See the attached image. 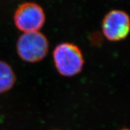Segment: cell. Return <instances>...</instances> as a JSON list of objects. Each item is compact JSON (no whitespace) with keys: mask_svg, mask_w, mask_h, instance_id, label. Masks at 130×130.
<instances>
[{"mask_svg":"<svg viewBox=\"0 0 130 130\" xmlns=\"http://www.w3.org/2000/svg\"><path fill=\"white\" fill-rule=\"evenodd\" d=\"M16 81V77L11 66L5 61L0 60V93L10 90Z\"/></svg>","mask_w":130,"mask_h":130,"instance_id":"5","label":"cell"},{"mask_svg":"<svg viewBox=\"0 0 130 130\" xmlns=\"http://www.w3.org/2000/svg\"><path fill=\"white\" fill-rule=\"evenodd\" d=\"M16 50L22 60L28 63L38 62L46 57L49 43L46 36L39 31L24 32L18 40Z\"/></svg>","mask_w":130,"mask_h":130,"instance_id":"2","label":"cell"},{"mask_svg":"<svg viewBox=\"0 0 130 130\" xmlns=\"http://www.w3.org/2000/svg\"><path fill=\"white\" fill-rule=\"evenodd\" d=\"M45 14L39 5L35 3H25L16 10L14 22L16 27L24 32L39 31L44 25Z\"/></svg>","mask_w":130,"mask_h":130,"instance_id":"3","label":"cell"},{"mask_svg":"<svg viewBox=\"0 0 130 130\" xmlns=\"http://www.w3.org/2000/svg\"><path fill=\"white\" fill-rule=\"evenodd\" d=\"M102 29L104 35L110 41L117 42L125 39L130 30L129 16L124 11L113 10L104 18Z\"/></svg>","mask_w":130,"mask_h":130,"instance_id":"4","label":"cell"},{"mask_svg":"<svg viewBox=\"0 0 130 130\" xmlns=\"http://www.w3.org/2000/svg\"><path fill=\"white\" fill-rule=\"evenodd\" d=\"M121 130H128V129H121Z\"/></svg>","mask_w":130,"mask_h":130,"instance_id":"6","label":"cell"},{"mask_svg":"<svg viewBox=\"0 0 130 130\" xmlns=\"http://www.w3.org/2000/svg\"><path fill=\"white\" fill-rule=\"evenodd\" d=\"M55 66L58 72L64 77L78 74L83 68L84 60L79 47L71 43L58 45L53 52Z\"/></svg>","mask_w":130,"mask_h":130,"instance_id":"1","label":"cell"}]
</instances>
